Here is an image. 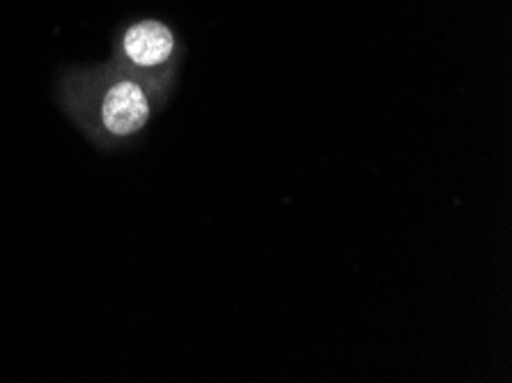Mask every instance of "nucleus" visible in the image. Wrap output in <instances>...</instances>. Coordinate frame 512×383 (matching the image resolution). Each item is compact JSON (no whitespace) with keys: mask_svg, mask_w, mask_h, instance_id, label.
Masks as SVG:
<instances>
[{"mask_svg":"<svg viewBox=\"0 0 512 383\" xmlns=\"http://www.w3.org/2000/svg\"><path fill=\"white\" fill-rule=\"evenodd\" d=\"M173 33L159 21L136 23L124 35V51L141 67L161 65L173 53Z\"/></svg>","mask_w":512,"mask_h":383,"instance_id":"nucleus-2","label":"nucleus"},{"mask_svg":"<svg viewBox=\"0 0 512 383\" xmlns=\"http://www.w3.org/2000/svg\"><path fill=\"white\" fill-rule=\"evenodd\" d=\"M104 127L115 136H131L150 117V104L141 85L134 81H122L108 90L102 106Z\"/></svg>","mask_w":512,"mask_h":383,"instance_id":"nucleus-1","label":"nucleus"}]
</instances>
